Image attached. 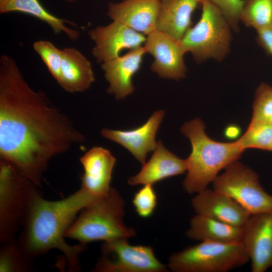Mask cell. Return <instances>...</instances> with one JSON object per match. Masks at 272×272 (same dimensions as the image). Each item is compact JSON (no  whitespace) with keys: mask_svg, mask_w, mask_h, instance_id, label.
<instances>
[{"mask_svg":"<svg viewBox=\"0 0 272 272\" xmlns=\"http://www.w3.org/2000/svg\"><path fill=\"white\" fill-rule=\"evenodd\" d=\"M268 151H272V143H271V144Z\"/></svg>","mask_w":272,"mask_h":272,"instance_id":"4dcf8cb0","label":"cell"},{"mask_svg":"<svg viewBox=\"0 0 272 272\" xmlns=\"http://www.w3.org/2000/svg\"><path fill=\"white\" fill-rule=\"evenodd\" d=\"M144 47L146 52L153 56L151 70L159 77L175 80L185 77V53L179 41L156 30L148 35Z\"/></svg>","mask_w":272,"mask_h":272,"instance_id":"7c38bea8","label":"cell"},{"mask_svg":"<svg viewBox=\"0 0 272 272\" xmlns=\"http://www.w3.org/2000/svg\"><path fill=\"white\" fill-rule=\"evenodd\" d=\"M238 141L244 150L253 148L268 151L272 143V125L250 122Z\"/></svg>","mask_w":272,"mask_h":272,"instance_id":"d4e9b609","label":"cell"},{"mask_svg":"<svg viewBox=\"0 0 272 272\" xmlns=\"http://www.w3.org/2000/svg\"><path fill=\"white\" fill-rule=\"evenodd\" d=\"M240 21L256 31L272 25V0H243Z\"/></svg>","mask_w":272,"mask_h":272,"instance_id":"603a6c76","label":"cell"},{"mask_svg":"<svg viewBox=\"0 0 272 272\" xmlns=\"http://www.w3.org/2000/svg\"><path fill=\"white\" fill-rule=\"evenodd\" d=\"M95 81L90 61L74 48L62 49L60 78L57 82L69 93L83 92Z\"/></svg>","mask_w":272,"mask_h":272,"instance_id":"ffe728a7","label":"cell"},{"mask_svg":"<svg viewBox=\"0 0 272 272\" xmlns=\"http://www.w3.org/2000/svg\"><path fill=\"white\" fill-rule=\"evenodd\" d=\"M36 186L17 242L33 260L52 249L64 255L70 271L81 269L79 255L86 245L67 243L65 235L82 210L95 197L80 188L63 199L49 200L42 197Z\"/></svg>","mask_w":272,"mask_h":272,"instance_id":"7a4b0ae2","label":"cell"},{"mask_svg":"<svg viewBox=\"0 0 272 272\" xmlns=\"http://www.w3.org/2000/svg\"><path fill=\"white\" fill-rule=\"evenodd\" d=\"M33 47L58 82L60 75L62 49H59L50 41L43 40L34 42Z\"/></svg>","mask_w":272,"mask_h":272,"instance_id":"4316f807","label":"cell"},{"mask_svg":"<svg viewBox=\"0 0 272 272\" xmlns=\"http://www.w3.org/2000/svg\"><path fill=\"white\" fill-rule=\"evenodd\" d=\"M160 1L124 0L110 3L107 15L113 21L122 24L144 35L156 30Z\"/></svg>","mask_w":272,"mask_h":272,"instance_id":"2e32d148","label":"cell"},{"mask_svg":"<svg viewBox=\"0 0 272 272\" xmlns=\"http://www.w3.org/2000/svg\"><path fill=\"white\" fill-rule=\"evenodd\" d=\"M124 201L119 191L111 187L105 196L87 205L67 231L65 237L86 245L96 241L129 239L136 235L134 229L123 221Z\"/></svg>","mask_w":272,"mask_h":272,"instance_id":"277c9868","label":"cell"},{"mask_svg":"<svg viewBox=\"0 0 272 272\" xmlns=\"http://www.w3.org/2000/svg\"><path fill=\"white\" fill-rule=\"evenodd\" d=\"M36 186L21 175L12 163L1 159V245L16 240V235L22 228Z\"/></svg>","mask_w":272,"mask_h":272,"instance_id":"52a82bcc","label":"cell"},{"mask_svg":"<svg viewBox=\"0 0 272 272\" xmlns=\"http://www.w3.org/2000/svg\"><path fill=\"white\" fill-rule=\"evenodd\" d=\"M65 1L68 2H73L74 1V0H65Z\"/></svg>","mask_w":272,"mask_h":272,"instance_id":"d6a6232c","label":"cell"},{"mask_svg":"<svg viewBox=\"0 0 272 272\" xmlns=\"http://www.w3.org/2000/svg\"><path fill=\"white\" fill-rule=\"evenodd\" d=\"M191 206L196 214L240 227L251 215L233 199L214 189L207 188L196 193Z\"/></svg>","mask_w":272,"mask_h":272,"instance_id":"9a60e30c","label":"cell"},{"mask_svg":"<svg viewBox=\"0 0 272 272\" xmlns=\"http://www.w3.org/2000/svg\"><path fill=\"white\" fill-rule=\"evenodd\" d=\"M156 1H161V0H156Z\"/></svg>","mask_w":272,"mask_h":272,"instance_id":"836d02e7","label":"cell"},{"mask_svg":"<svg viewBox=\"0 0 272 272\" xmlns=\"http://www.w3.org/2000/svg\"><path fill=\"white\" fill-rule=\"evenodd\" d=\"M6 0H0V4L3 3L4 2H5Z\"/></svg>","mask_w":272,"mask_h":272,"instance_id":"1f68e13d","label":"cell"},{"mask_svg":"<svg viewBox=\"0 0 272 272\" xmlns=\"http://www.w3.org/2000/svg\"><path fill=\"white\" fill-rule=\"evenodd\" d=\"M85 140L42 91L28 85L11 56L0 58V158L41 185L50 160Z\"/></svg>","mask_w":272,"mask_h":272,"instance_id":"6da1fadb","label":"cell"},{"mask_svg":"<svg viewBox=\"0 0 272 272\" xmlns=\"http://www.w3.org/2000/svg\"><path fill=\"white\" fill-rule=\"evenodd\" d=\"M18 12L32 16L47 23L55 34L65 33L70 39L76 40L79 37V31L66 26V23L75 25L74 23L58 18L48 12L39 0H6L0 4V13Z\"/></svg>","mask_w":272,"mask_h":272,"instance_id":"7402d4cb","label":"cell"},{"mask_svg":"<svg viewBox=\"0 0 272 272\" xmlns=\"http://www.w3.org/2000/svg\"><path fill=\"white\" fill-rule=\"evenodd\" d=\"M165 111L153 113L143 125L129 130H115L104 128L101 131L105 138L127 149L141 164L146 162L147 155L157 148L156 135L164 117Z\"/></svg>","mask_w":272,"mask_h":272,"instance_id":"4fadbf2b","label":"cell"},{"mask_svg":"<svg viewBox=\"0 0 272 272\" xmlns=\"http://www.w3.org/2000/svg\"><path fill=\"white\" fill-rule=\"evenodd\" d=\"M138 214L142 218H148L153 213L157 202L156 194L153 185L147 184L134 195L132 201Z\"/></svg>","mask_w":272,"mask_h":272,"instance_id":"83f0119b","label":"cell"},{"mask_svg":"<svg viewBox=\"0 0 272 272\" xmlns=\"http://www.w3.org/2000/svg\"><path fill=\"white\" fill-rule=\"evenodd\" d=\"M199 118L184 123L180 130L190 141L191 152L185 159L187 174L182 182L189 194L197 193L207 188L218 173L237 161L244 150L237 141L224 143L215 141L205 132Z\"/></svg>","mask_w":272,"mask_h":272,"instance_id":"3957f363","label":"cell"},{"mask_svg":"<svg viewBox=\"0 0 272 272\" xmlns=\"http://www.w3.org/2000/svg\"><path fill=\"white\" fill-rule=\"evenodd\" d=\"M33 269L32 260L25 254L17 239L1 244V272H27Z\"/></svg>","mask_w":272,"mask_h":272,"instance_id":"cb8c5ba5","label":"cell"},{"mask_svg":"<svg viewBox=\"0 0 272 272\" xmlns=\"http://www.w3.org/2000/svg\"><path fill=\"white\" fill-rule=\"evenodd\" d=\"M213 181V189L233 199L250 215L272 212V195L260 185L258 175L236 161Z\"/></svg>","mask_w":272,"mask_h":272,"instance_id":"ba28073f","label":"cell"},{"mask_svg":"<svg viewBox=\"0 0 272 272\" xmlns=\"http://www.w3.org/2000/svg\"><path fill=\"white\" fill-rule=\"evenodd\" d=\"M202 13L179 41L184 53L190 52L197 63L208 59L220 61L228 54L232 28L221 9L213 3L201 0Z\"/></svg>","mask_w":272,"mask_h":272,"instance_id":"5b68a950","label":"cell"},{"mask_svg":"<svg viewBox=\"0 0 272 272\" xmlns=\"http://www.w3.org/2000/svg\"><path fill=\"white\" fill-rule=\"evenodd\" d=\"M88 35L95 44L92 53L98 62L102 63L119 56L124 49L141 46L146 40L143 34L115 21L90 30Z\"/></svg>","mask_w":272,"mask_h":272,"instance_id":"8fae6325","label":"cell"},{"mask_svg":"<svg viewBox=\"0 0 272 272\" xmlns=\"http://www.w3.org/2000/svg\"><path fill=\"white\" fill-rule=\"evenodd\" d=\"M242 234L243 227L196 214L185 233L192 240L221 243H241Z\"/></svg>","mask_w":272,"mask_h":272,"instance_id":"44dd1931","label":"cell"},{"mask_svg":"<svg viewBox=\"0 0 272 272\" xmlns=\"http://www.w3.org/2000/svg\"><path fill=\"white\" fill-rule=\"evenodd\" d=\"M84 169L80 188L95 197L106 195L110 190L116 159L104 148L94 147L80 159Z\"/></svg>","mask_w":272,"mask_h":272,"instance_id":"5bb4252c","label":"cell"},{"mask_svg":"<svg viewBox=\"0 0 272 272\" xmlns=\"http://www.w3.org/2000/svg\"><path fill=\"white\" fill-rule=\"evenodd\" d=\"M249 261L241 243L201 241L172 254L167 266L173 272H227Z\"/></svg>","mask_w":272,"mask_h":272,"instance_id":"8992f818","label":"cell"},{"mask_svg":"<svg viewBox=\"0 0 272 272\" xmlns=\"http://www.w3.org/2000/svg\"><path fill=\"white\" fill-rule=\"evenodd\" d=\"M217 6L222 11L232 29L238 31L240 15L243 0H208Z\"/></svg>","mask_w":272,"mask_h":272,"instance_id":"f1b7e54d","label":"cell"},{"mask_svg":"<svg viewBox=\"0 0 272 272\" xmlns=\"http://www.w3.org/2000/svg\"><path fill=\"white\" fill-rule=\"evenodd\" d=\"M128 239L103 242L93 269L98 272H166L168 266L156 257L151 246L132 245Z\"/></svg>","mask_w":272,"mask_h":272,"instance_id":"9c48e42d","label":"cell"},{"mask_svg":"<svg viewBox=\"0 0 272 272\" xmlns=\"http://www.w3.org/2000/svg\"><path fill=\"white\" fill-rule=\"evenodd\" d=\"M201 0H161L156 30L180 41L191 27V17Z\"/></svg>","mask_w":272,"mask_h":272,"instance_id":"d6986e66","label":"cell"},{"mask_svg":"<svg viewBox=\"0 0 272 272\" xmlns=\"http://www.w3.org/2000/svg\"><path fill=\"white\" fill-rule=\"evenodd\" d=\"M241 243L252 272H264L272 267V212L250 216L243 227Z\"/></svg>","mask_w":272,"mask_h":272,"instance_id":"30bf717a","label":"cell"},{"mask_svg":"<svg viewBox=\"0 0 272 272\" xmlns=\"http://www.w3.org/2000/svg\"><path fill=\"white\" fill-rule=\"evenodd\" d=\"M256 32L257 43L267 54L272 56V25Z\"/></svg>","mask_w":272,"mask_h":272,"instance_id":"f546056e","label":"cell"},{"mask_svg":"<svg viewBox=\"0 0 272 272\" xmlns=\"http://www.w3.org/2000/svg\"><path fill=\"white\" fill-rule=\"evenodd\" d=\"M146 53L144 47L141 46L102 63V69L109 83L108 93L114 95L117 99H123L134 91L132 78L140 69Z\"/></svg>","mask_w":272,"mask_h":272,"instance_id":"e0dca14e","label":"cell"},{"mask_svg":"<svg viewBox=\"0 0 272 272\" xmlns=\"http://www.w3.org/2000/svg\"><path fill=\"white\" fill-rule=\"evenodd\" d=\"M251 122L272 125V87L262 83L256 90Z\"/></svg>","mask_w":272,"mask_h":272,"instance_id":"484cf974","label":"cell"},{"mask_svg":"<svg viewBox=\"0 0 272 272\" xmlns=\"http://www.w3.org/2000/svg\"><path fill=\"white\" fill-rule=\"evenodd\" d=\"M187 171L186 160L182 159L167 150L161 141L147 162L143 164L140 171L129 177L131 186L153 185L163 179L182 174Z\"/></svg>","mask_w":272,"mask_h":272,"instance_id":"ac0fdd59","label":"cell"}]
</instances>
